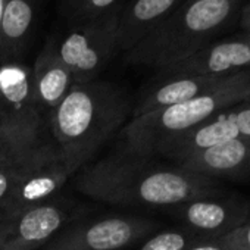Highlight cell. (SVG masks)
<instances>
[{"mask_svg": "<svg viewBox=\"0 0 250 250\" xmlns=\"http://www.w3.org/2000/svg\"><path fill=\"white\" fill-rule=\"evenodd\" d=\"M75 187L93 200L121 206L177 208L210 197V177L181 167H164L133 152L112 153L77 172Z\"/></svg>", "mask_w": 250, "mask_h": 250, "instance_id": "obj_1", "label": "cell"}, {"mask_svg": "<svg viewBox=\"0 0 250 250\" xmlns=\"http://www.w3.org/2000/svg\"><path fill=\"white\" fill-rule=\"evenodd\" d=\"M131 113L125 93L112 83L74 84L47 115L50 134L63 156L78 169L119 131Z\"/></svg>", "mask_w": 250, "mask_h": 250, "instance_id": "obj_2", "label": "cell"}, {"mask_svg": "<svg viewBox=\"0 0 250 250\" xmlns=\"http://www.w3.org/2000/svg\"><path fill=\"white\" fill-rule=\"evenodd\" d=\"M247 0H181V3L125 53V62L156 71L177 65L237 27Z\"/></svg>", "mask_w": 250, "mask_h": 250, "instance_id": "obj_3", "label": "cell"}, {"mask_svg": "<svg viewBox=\"0 0 250 250\" xmlns=\"http://www.w3.org/2000/svg\"><path fill=\"white\" fill-rule=\"evenodd\" d=\"M249 99L250 68L231 74L222 84L194 99L131 118L124 128L127 150L152 158L168 140L199 127L218 112Z\"/></svg>", "mask_w": 250, "mask_h": 250, "instance_id": "obj_4", "label": "cell"}, {"mask_svg": "<svg viewBox=\"0 0 250 250\" xmlns=\"http://www.w3.org/2000/svg\"><path fill=\"white\" fill-rule=\"evenodd\" d=\"M44 110L33 87L30 66L8 61L0 65V134L8 153L18 156L44 137Z\"/></svg>", "mask_w": 250, "mask_h": 250, "instance_id": "obj_5", "label": "cell"}, {"mask_svg": "<svg viewBox=\"0 0 250 250\" xmlns=\"http://www.w3.org/2000/svg\"><path fill=\"white\" fill-rule=\"evenodd\" d=\"M80 169L59 150L53 139H43L20 156L12 194L5 206L8 215L50 202Z\"/></svg>", "mask_w": 250, "mask_h": 250, "instance_id": "obj_6", "label": "cell"}, {"mask_svg": "<svg viewBox=\"0 0 250 250\" xmlns=\"http://www.w3.org/2000/svg\"><path fill=\"white\" fill-rule=\"evenodd\" d=\"M118 9L81 22L59 40L58 53L65 66L71 71L75 84L96 80L118 50L116 20Z\"/></svg>", "mask_w": 250, "mask_h": 250, "instance_id": "obj_7", "label": "cell"}, {"mask_svg": "<svg viewBox=\"0 0 250 250\" xmlns=\"http://www.w3.org/2000/svg\"><path fill=\"white\" fill-rule=\"evenodd\" d=\"M156 224L139 216H104L68 224L40 250H122L143 240Z\"/></svg>", "mask_w": 250, "mask_h": 250, "instance_id": "obj_8", "label": "cell"}, {"mask_svg": "<svg viewBox=\"0 0 250 250\" xmlns=\"http://www.w3.org/2000/svg\"><path fill=\"white\" fill-rule=\"evenodd\" d=\"M74 209L68 202L50 200L14 215L0 225V250H37L68 225Z\"/></svg>", "mask_w": 250, "mask_h": 250, "instance_id": "obj_9", "label": "cell"}, {"mask_svg": "<svg viewBox=\"0 0 250 250\" xmlns=\"http://www.w3.org/2000/svg\"><path fill=\"white\" fill-rule=\"evenodd\" d=\"M250 137V99L213 115L199 127L164 143L156 155L177 164L215 145Z\"/></svg>", "mask_w": 250, "mask_h": 250, "instance_id": "obj_10", "label": "cell"}, {"mask_svg": "<svg viewBox=\"0 0 250 250\" xmlns=\"http://www.w3.org/2000/svg\"><path fill=\"white\" fill-rule=\"evenodd\" d=\"M250 68V33L224 36L186 61L159 69L155 81L175 77H221Z\"/></svg>", "mask_w": 250, "mask_h": 250, "instance_id": "obj_11", "label": "cell"}, {"mask_svg": "<svg viewBox=\"0 0 250 250\" xmlns=\"http://www.w3.org/2000/svg\"><path fill=\"white\" fill-rule=\"evenodd\" d=\"M177 213L202 238H218L238 227L250 215L241 200H215L202 197L177 206Z\"/></svg>", "mask_w": 250, "mask_h": 250, "instance_id": "obj_12", "label": "cell"}, {"mask_svg": "<svg viewBox=\"0 0 250 250\" xmlns=\"http://www.w3.org/2000/svg\"><path fill=\"white\" fill-rule=\"evenodd\" d=\"M180 3L181 0H133V3L118 14V50L127 53L134 49Z\"/></svg>", "mask_w": 250, "mask_h": 250, "instance_id": "obj_13", "label": "cell"}, {"mask_svg": "<svg viewBox=\"0 0 250 250\" xmlns=\"http://www.w3.org/2000/svg\"><path fill=\"white\" fill-rule=\"evenodd\" d=\"M31 71L36 99L44 113L49 115L75 84L71 71L59 58L55 39L47 40Z\"/></svg>", "mask_w": 250, "mask_h": 250, "instance_id": "obj_14", "label": "cell"}, {"mask_svg": "<svg viewBox=\"0 0 250 250\" xmlns=\"http://www.w3.org/2000/svg\"><path fill=\"white\" fill-rule=\"evenodd\" d=\"M229 75L231 74L221 75V77H210V75L209 77H202V75L175 77V78L155 81L147 88V91L142 96L131 118L194 99V97L218 87Z\"/></svg>", "mask_w": 250, "mask_h": 250, "instance_id": "obj_15", "label": "cell"}, {"mask_svg": "<svg viewBox=\"0 0 250 250\" xmlns=\"http://www.w3.org/2000/svg\"><path fill=\"white\" fill-rule=\"evenodd\" d=\"M178 167L206 177L241 172L250 167V137L229 140L203 149L180 161Z\"/></svg>", "mask_w": 250, "mask_h": 250, "instance_id": "obj_16", "label": "cell"}, {"mask_svg": "<svg viewBox=\"0 0 250 250\" xmlns=\"http://www.w3.org/2000/svg\"><path fill=\"white\" fill-rule=\"evenodd\" d=\"M39 0H6L0 22V56L12 61L27 46Z\"/></svg>", "mask_w": 250, "mask_h": 250, "instance_id": "obj_17", "label": "cell"}, {"mask_svg": "<svg viewBox=\"0 0 250 250\" xmlns=\"http://www.w3.org/2000/svg\"><path fill=\"white\" fill-rule=\"evenodd\" d=\"M200 238L202 237H196V234L188 231L168 229L152 235L139 250H186Z\"/></svg>", "mask_w": 250, "mask_h": 250, "instance_id": "obj_18", "label": "cell"}, {"mask_svg": "<svg viewBox=\"0 0 250 250\" xmlns=\"http://www.w3.org/2000/svg\"><path fill=\"white\" fill-rule=\"evenodd\" d=\"M20 156H8L3 161H0V210H5V206L12 194L15 187Z\"/></svg>", "mask_w": 250, "mask_h": 250, "instance_id": "obj_19", "label": "cell"}, {"mask_svg": "<svg viewBox=\"0 0 250 250\" xmlns=\"http://www.w3.org/2000/svg\"><path fill=\"white\" fill-rule=\"evenodd\" d=\"M116 0H80L69 17L74 22L93 20L113 9Z\"/></svg>", "mask_w": 250, "mask_h": 250, "instance_id": "obj_20", "label": "cell"}, {"mask_svg": "<svg viewBox=\"0 0 250 250\" xmlns=\"http://www.w3.org/2000/svg\"><path fill=\"white\" fill-rule=\"evenodd\" d=\"M218 238L225 250H250V215L238 227Z\"/></svg>", "mask_w": 250, "mask_h": 250, "instance_id": "obj_21", "label": "cell"}, {"mask_svg": "<svg viewBox=\"0 0 250 250\" xmlns=\"http://www.w3.org/2000/svg\"><path fill=\"white\" fill-rule=\"evenodd\" d=\"M186 250H225L219 238H200Z\"/></svg>", "mask_w": 250, "mask_h": 250, "instance_id": "obj_22", "label": "cell"}, {"mask_svg": "<svg viewBox=\"0 0 250 250\" xmlns=\"http://www.w3.org/2000/svg\"><path fill=\"white\" fill-rule=\"evenodd\" d=\"M237 27L240 28V31L250 33V0H247V2L243 5L241 11L238 14Z\"/></svg>", "mask_w": 250, "mask_h": 250, "instance_id": "obj_23", "label": "cell"}, {"mask_svg": "<svg viewBox=\"0 0 250 250\" xmlns=\"http://www.w3.org/2000/svg\"><path fill=\"white\" fill-rule=\"evenodd\" d=\"M78 2H80V0H63V8H65V11H66L68 15L72 12V9L77 6Z\"/></svg>", "mask_w": 250, "mask_h": 250, "instance_id": "obj_24", "label": "cell"}, {"mask_svg": "<svg viewBox=\"0 0 250 250\" xmlns=\"http://www.w3.org/2000/svg\"><path fill=\"white\" fill-rule=\"evenodd\" d=\"M8 156H11V155L8 153V149H6V146H5V142H3V139H2V134H0V161H3V159L8 158Z\"/></svg>", "mask_w": 250, "mask_h": 250, "instance_id": "obj_25", "label": "cell"}, {"mask_svg": "<svg viewBox=\"0 0 250 250\" xmlns=\"http://www.w3.org/2000/svg\"><path fill=\"white\" fill-rule=\"evenodd\" d=\"M5 5H6V0H0V22H2V15H3Z\"/></svg>", "mask_w": 250, "mask_h": 250, "instance_id": "obj_26", "label": "cell"}, {"mask_svg": "<svg viewBox=\"0 0 250 250\" xmlns=\"http://www.w3.org/2000/svg\"><path fill=\"white\" fill-rule=\"evenodd\" d=\"M8 216V213L5 210H0V225H2V222L5 221V218Z\"/></svg>", "mask_w": 250, "mask_h": 250, "instance_id": "obj_27", "label": "cell"}]
</instances>
